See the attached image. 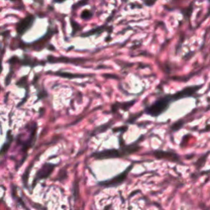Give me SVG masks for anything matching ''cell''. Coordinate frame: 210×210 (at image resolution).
I'll return each mask as SVG.
<instances>
[{
    "instance_id": "1",
    "label": "cell",
    "mask_w": 210,
    "mask_h": 210,
    "mask_svg": "<svg viewBox=\"0 0 210 210\" xmlns=\"http://www.w3.org/2000/svg\"><path fill=\"white\" fill-rule=\"evenodd\" d=\"M202 86H203V85L186 87L185 89H183L175 94L167 95L162 98H159V99L154 101L152 104L147 106L145 108V113L149 116L157 118L168 109L170 105L174 103L175 101L188 98V97H191L200 88H202Z\"/></svg>"
},
{
    "instance_id": "2",
    "label": "cell",
    "mask_w": 210,
    "mask_h": 210,
    "mask_svg": "<svg viewBox=\"0 0 210 210\" xmlns=\"http://www.w3.org/2000/svg\"><path fill=\"white\" fill-rule=\"evenodd\" d=\"M141 138V136H140ZM140 138L135 141L133 144L131 145H120V148L118 150L112 149V150H104L99 151V152H95L91 154L92 157H94L95 159L103 160L107 159H114V158H122L126 156L131 155L134 153H136L138 150H140L141 147L140 146Z\"/></svg>"
},
{
    "instance_id": "3",
    "label": "cell",
    "mask_w": 210,
    "mask_h": 210,
    "mask_svg": "<svg viewBox=\"0 0 210 210\" xmlns=\"http://www.w3.org/2000/svg\"><path fill=\"white\" fill-rule=\"evenodd\" d=\"M133 166H134L133 163L130 164L127 167V168L123 171L122 173H120L119 175L109 179V180L100 181V182H99V185L102 187H117V186H118L125 181V180L127 177L128 173L133 168Z\"/></svg>"
},
{
    "instance_id": "4",
    "label": "cell",
    "mask_w": 210,
    "mask_h": 210,
    "mask_svg": "<svg viewBox=\"0 0 210 210\" xmlns=\"http://www.w3.org/2000/svg\"><path fill=\"white\" fill-rule=\"evenodd\" d=\"M35 17L33 15H29L26 17L22 19L21 22H19L17 26V31L19 35H22L27 31H29L35 22Z\"/></svg>"
},
{
    "instance_id": "5",
    "label": "cell",
    "mask_w": 210,
    "mask_h": 210,
    "mask_svg": "<svg viewBox=\"0 0 210 210\" xmlns=\"http://www.w3.org/2000/svg\"><path fill=\"white\" fill-rule=\"evenodd\" d=\"M55 167H57V164H53V163H45L42 166V168L36 174V178L35 179V181H37L41 179L48 178L51 173L53 172V171L54 170Z\"/></svg>"
},
{
    "instance_id": "6",
    "label": "cell",
    "mask_w": 210,
    "mask_h": 210,
    "mask_svg": "<svg viewBox=\"0 0 210 210\" xmlns=\"http://www.w3.org/2000/svg\"><path fill=\"white\" fill-rule=\"evenodd\" d=\"M159 159H168L172 161V162H179L178 155L177 154H174L172 152H166V151L156 150L154 152V154Z\"/></svg>"
},
{
    "instance_id": "7",
    "label": "cell",
    "mask_w": 210,
    "mask_h": 210,
    "mask_svg": "<svg viewBox=\"0 0 210 210\" xmlns=\"http://www.w3.org/2000/svg\"><path fill=\"white\" fill-rule=\"evenodd\" d=\"M105 26H99V27H97L95 29H93L91 31H88L86 34H85V35H82L81 37H87V36H90V35H95V34H98V33H102V32L104 31L106 27L104 28Z\"/></svg>"
},
{
    "instance_id": "8",
    "label": "cell",
    "mask_w": 210,
    "mask_h": 210,
    "mask_svg": "<svg viewBox=\"0 0 210 210\" xmlns=\"http://www.w3.org/2000/svg\"><path fill=\"white\" fill-rule=\"evenodd\" d=\"M92 16H93V13H92L91 11L86 9L82 12V13L81 15V17L83 20H89V19L91 18Z\"/></svg>"
},
{
    "instance_id": "9",
    "label": "cell",
    "mask_w": 210,
    "mask_h": 210,
    "mask_svg": "<svg viewBox=\"0 0 210 210\" xmlns=\"http://www.w3.org/2000/svg\"><path fill=\"white\" fill-rule=\"evenodd\" d=\"M71 23H72V29H73V31H72V33H73V35H75V33H76V29H77V31H79L81 28L79 27L80 26V25L78 24L77 22H74L73 20H72L71 19Z\"/></svg>"
},
{
    "instance_id": "10",
    "label": "cell",
    "mask_w": 210,
    "mask_h": 210,
    "mask_svg": "<svg viewBox=\"0 0 210 210\" xmlns=\"http://www.w3.org/2000/svg\"><path fill=\"white\" fill-rule=\"evenodd\" d=\"M61 76H63V77H80L81 76L80 75H72V74L69 73H58Z\"/></svg>"
},
{
    "instance_id": "11",
    "label": "cell",
    "mask_w": 210,
    "mask_h": 210,
    "mask_svg": "<svg viewBox=\"0 0 210 210\" xmlns=\"http://www.w3.org/2000/svg\"><path fill=\"white\" fill-rule=\"evenodd\" d=\"M66 0H54V3H63Z\"/></svg>"
},
{
    "instance_id": "12",
    "label": "cell",
    "mask_w": 210,
    "mask_h": 210,
    "mask_svg": "<svg viewBox=\"0 0 210 210\" xmlns=\"http://www.w3.org/2000/svg\"><path fill=\"white\" fill-rule=\"evenodd\" d=\"M35 2H36V3H40V4H43V0H34Z\"/></svg>"
}]
</instances>
